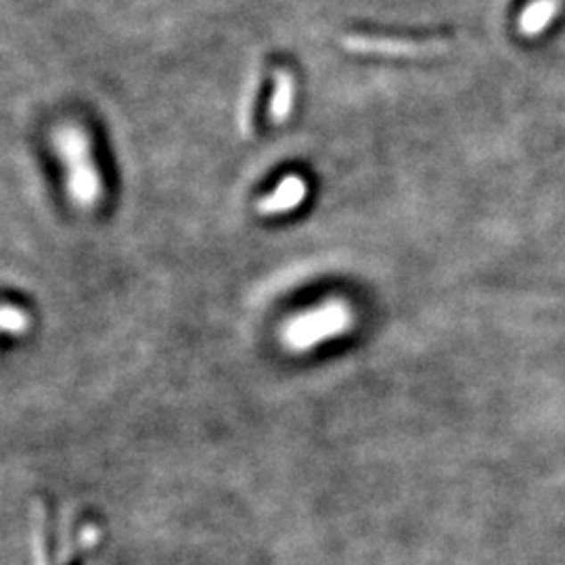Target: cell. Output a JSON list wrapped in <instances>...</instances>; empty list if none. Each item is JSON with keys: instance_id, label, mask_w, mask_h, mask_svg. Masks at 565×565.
Instances as JSON below:
<instances>
[{"instance_id": "obj_1", "label": "cell", "mask_w": 565, "mask_h": 565, "mask_svg": "<svg viewBox=\"0 0 565 565\" xmlns=\"http://www.w3.org/2000/svg\"><path fill=\"white\" fill-rule=\"evenodd\" d=\"M352 324V306L341 298H332L287 318L279 332V340L287 352L306 354L321 348L324 341L341 338L350 332Z\"/></svg>"}, {"instance_id": "obj_4", "label": "cell", "mask_w": 565, "mask_h": 565, "mask_svg": "<svg viewBox=\"0 0 565 565\" xmlns=\"http://www.w3.org/2000/svg\"><path fill=\"white\" fill-rule=\"evenodd\" d=\"M557 0H538V3L530 4L526 9L524 17H521V32L528 36H534L543 32L546 23L553 20V15L557 13Z\"/></svg>"}, {"instance_id": "obj_2", "label": "cell", "mask_w": 565, "mask_h": 565, "mask_svg": "<svg viewBox=\"0 0 565 565\" xmlns=\"http://www.w3.org/2000/svg\"><path fill=\"white\" fill-rule=\"evenodd\" d=\"M55 147L65 170L70 200L82 209L97 208L103 200V178L86 135L80 128H63L57 132Z\"/></svg>"}, {"instance_id": "obj_3", "label": "cell", "mask_w": 565, "mask_h": 565, "mask_svg": "<svg viewBox=\"0 0 565 565\" xmlns=\"http://www.w3.org/2000/svg\"><path fill=\"white\" fill-rule=\"evenodd\" d=\"M306 197H308V184H306V180L298 176V174H290L270 193L262 195L258 200L256 209L260 216L274 218V216L291 214L293 209L302 206Z\"/></svg>"}, {"instance_id": "obj_5", "label": "cell", "mask_w": 565, "mask_h": 565, "mask_svg": "<svg viewBox=\"0 0 565 565\" xmlns=\"http://www.w3.org/2000/svg\"><path fill=\"white\" fill-rule=\"evenodd\" d=\"M3 329L4 333L9 335H23L29 329V315L21 306H13V304H4L3 306Z\"/></svg>"}]
</instances>
